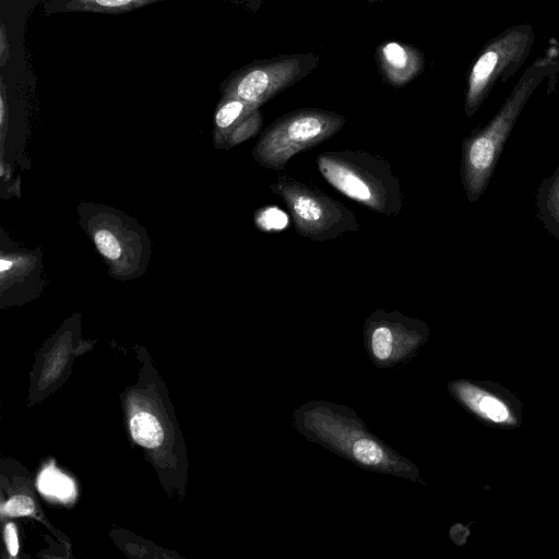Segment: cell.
Instances as JSON below:
<instances>
[{"mask_svg": "<svg viewBox=\"0 0 559 559\" xmlns=\"http://www.w3.org/2000/svg\"><path fill=\"white\" fill-rule=\"evenodd\" d=\"M316 163L324 180L345 197L378 214L400 213L401 185L384 157L366 151H329Z\"/></svg>", "mask_w": 559, "mask_h": 559, "instance_id": "obj_1", "label": "cell"}, {"mask_svg": "<svg viewBox=\"0 0 559 559\" xmlns=\"http://www.w3.org/2000/svg\"><path fill=\"white\" fill-rule=\"evenodd\" d=\"M542 78L536 73L523 76L492 120L462 141L460 175L469 202L486 191L518 117Z\"/></svg>", "mask_w": 559, "mask_h": 559, "instance_id": "obj_2", "label": "cell"}, {"mask_svg": "<svg viewBox=\"0 0 559 559\" xmlns=\"http://www.w3.org/2000/svg\"><path fill=\"white\" fill-rule=\"evenodd\" d=\"M345 123L343 115L321 108L289 111L263 131L253 148V156L261 166L282 171L293 156L320 145Z\"/></svg>", "mask_w": 559, "mask_h": 559, "instance_id": "obj_3", "label": "cell"}, {"mask_svg": "<svg viewBox=\"0 0 559 559\" xmlns=\"http://www.w3.org/2000/svg\"><path fill=\"white\" fill-rule=\"evenodd\" d=\"M270 189L284 201L304 238L325 241L359 230L355 214L342 202L287 174L278 175Z\"/></svg>", "mask_w": 559, "mask_h": 559, "instance_id": "obj_4", "label": "cell"}, {"mask_svg": "<svg viewBox=\"0 0 559 559\" xmlns=\"http://www.w3.org/2000/svg\"><path fill=\"white\" fill-rule=\"evenodd\" d=\"M319 64L313 52H297L255 60L231 73L223 86L224 96L263 105L296 84Z\"/></svg>", "mask_w": 559, "mask_h": 559, "instance_id": "obj_5", "label": "cell"}, {"mask_svg": "<svg viewBox=\"0 0 559 559\" xmlns=\"http://www.w3.org/2000/svg\"><path fill=\"white\" fill-rule=\"evenodd\" d=\"M428 333L426 324L397 311L376 310L365 322V340L372 358L380 364L414 350Z\"/></svg>", "mask_w": 559, "mask_h": 559, "instance_id": "obj_6", "label": "cell"}, {"mask_svg": "<svg viewBox=\"0 0 559 559\" xmlns=\"http://www.w3.org/2000/svg\"><path fill=\"white\" fill-rule=\"evenodd\" d=\"M522 45V36L511 34L485 51L471 72L465 97V112L471 117L483 103L496 73L503 68L507 60L512 59Z\"/></svg>", "mask_w": 559, "mask_h": 559, "instance_id": "obj_7", "label": "cell"}, {"mask_svg": "<svg viewBox=\"0 0 559 559\" xmlns=\"http://www.w3.org/2000/svg\"><path fill=\"white\" fill-rule=\"evenodd\" d=\"M376 60L383 80L400 88L415 80L425 68L421 51L409 44L388 40L376 49Z\"/></svg>", "mask_w": 559, "mask_h": 559, "instance_id": "obj_8", "label": "cell"}, {"mask_svg": "<svg viewBox=\"0 0 559 559\" xmlns=\"http://www.w3.org/2000/svg\"><path fill=\"white\" fill-rule=\"evenodd\" d=\"M536 210L545 229L559 240V163L552 175L538 186Z\"/></svg>", "mask_w": 559, "mask_h": 559, "instance_id": "obj_9", "label": "cell"}, {"mask_svg": "<svg viewBox=\"0 0 559 559\" xmlns=\"http://www.w3.org/2000/svg\"><path fill=\"white\" fill-rule=\"evenodd\" d=\"M260 107L261 105L259 104L224 96L215 114V126L218 130L226 133L252 112L260 109Z\"/></svg>", "mask_w": 559, "mask_h": 559, "instance_id": "obj_10", "label": "cell"}, {"mask_svg": "<svg viewBox=\"0 0 559 559\" xmlns=\"http://www.w3.org/2000/svg\"><path fill=\"white\" fill-rule=\"evenodd\" d=\"M37 487L41 493L62 501H70L75 496L73 480L52 464L41 471L37 479Z\"/></svg>", "mask_w": 559, "mask_h": 559, "instance_id": "obj_11", "label": "cell"}, {"mask_svg": "<svg viewBox=\"0 0 559 559\" xmlns=\"http://www.w3.org/2000/svg\"><path fill=\"white\" fill-rule=\"evenodd\" d=\"M164 0H69L66 10L74 12L120 13Z\"/></svg>", "mask_w": 559, "mask_h": 559, "instance_id": "obj_12", "label": "cell"}, {"mask_svg": "<svg viewBox=\"0 0 559 559\" xmlns=\"http://www.w3.org/2000/svg\"><path fill=\"white\" fill-rule=\"evenodd\" d=\"M131 435L135 442L146 448L158 447L164 438L158 420L148 413H138L130 420Z\"/></svg>", "mask_w": 559, "mask_h": 559, "instance_id": "obj_13", "label": "cell"}, {"mask_svg": "<svg viewBox=\"0 0 559 559\" xmlns=\"http://www.w3.org/2000/svg\"><path fill=\"white\" fill-rule=\"evenodd\" d=\"M262 121V114L260 109H258L225 133L228 143L237 144L254 136L260 131Z\"/></svg>", "mask_w": 559, "mask_h": 559, "instance_id": "obj_14", "label": "cell"}, {"mask_svg": "<svg viewBox=\"0 0 559 559\" xmlns=\"http://www.w3.org/2000/svg\"><path fill=\"white\" fill-rule=\"evenodd\" d=\"M254 222L264 231H280L288 224L287 215L275 206H265L255 213Z\"/></svg>", "mask_w": 559, "mask_h": 559, "instance_id": "obj_15", "label": "cell"}, {"mask_svg": "<svg viewBox=\"0 0 559 559\" xmlns=\"http://www.w3.org/2000/svg\"><path fill=\"white\" fill-rule=\"evenodd\" d=\"M94 242L99 252L109 260H117L121 255L120 243L108 229H98L94 235Z\"/></svg>", "mask_w": 559, "mask_h": 559, "instance_id": "obj_16", "label": "cell"}, {"mask_svg": "<svg viewBox=\"0 0 559 559\" xmlns=\"http://www.w3.org/2000/svg\"><path fill=\"white\" fill-rule=\"evenodd\" d=\"M479 411L489 419L493 421H504L509 418L508 408L498 399L484 395L478 402Z\"/></svg>", "mask_w": 559, "mask_h": 559, "instance_id": "obj_17", "label": "cell"}, {"mask_svg": "<svg viewBox=\"0 0 559 559\" xmlns=\"http://www.w3.org/2000/svg\"><path fill=\"white\" fill-rule=\"evenodd\" d=\"M2 513L10 516H24L34 512L33 500L24 495L14 496L2 504Z\"/></svg>", "mask_w": 559, "mask_h": 559, "instance_id": "obj_18", "label": "cell"}, {"mask_svg": "<svg viewBox=\"0 0 559 559\" xmlns=\"http://www.w3.org/2000/svg\"><path fill=\"white\" fill-rule=\"evenodd\" d=\"M4 539L7 544V548L11 556H16L19 550V540L16 528L13 523H8L4 527Z\"/></svg>", "mask_w": 559, "mask_h": 559, "instance_id": "obj_19", "label": "cell"}, {"mask_svg": "<svg viewBox=\"0 0 559 559\" xmlns=\"http://www.w3.org/2000/svg\"><path fill=\"white\" fill-rule=\"evenodd\" d=\"M9 41L5 33V25L1 23L0 27V61L1 67H3L9 59Z\"/></svg>", "mask_w": 559, "mask_h": 559, "instance_id": "obj_20", "label": "cell"}, {"mask_svg": "<svg viewBox=\"0 0 559 559\" xmlns=\"http://www.w3.org/2000/svg\"><path fill=\"white\" fill-rule=\"evenodd\" d=\"M12 263L9 260L1 259L0 260V271L4 272L11 267Z\"/></svg>", "mask_w": 559, "mask_h": 559, "instance_id": "obj_21", "label": "cell"}, {"mask_svg": "<svg viewBox=\"0 0 559 559\" xmlns=\"http://www.w3.org/2000/svg\"><path fill=\"white\" fill-rule=\"evenodd\" d=\"M366 2L373 4V3H382L384 0H365Z\"/></svg>", "mask_w": 559, "mask_h": 559, "instance_id": "obj_22", "label": "cell"}, {"mask_svg": "<svg viewBox=\"0 0 559 559\" xmlns=\"http://www.w3.org/2000/svg\"><path fill=\"white\" fill-rule=\"evenodd\" d=\"M246 1H248V0H246ZM253 1H257V0H253Z\"/></svg>", "mask_w": 559, "mask_h": 559, "instance_id": "obj_23", "label": "cell"}]
</instances>
